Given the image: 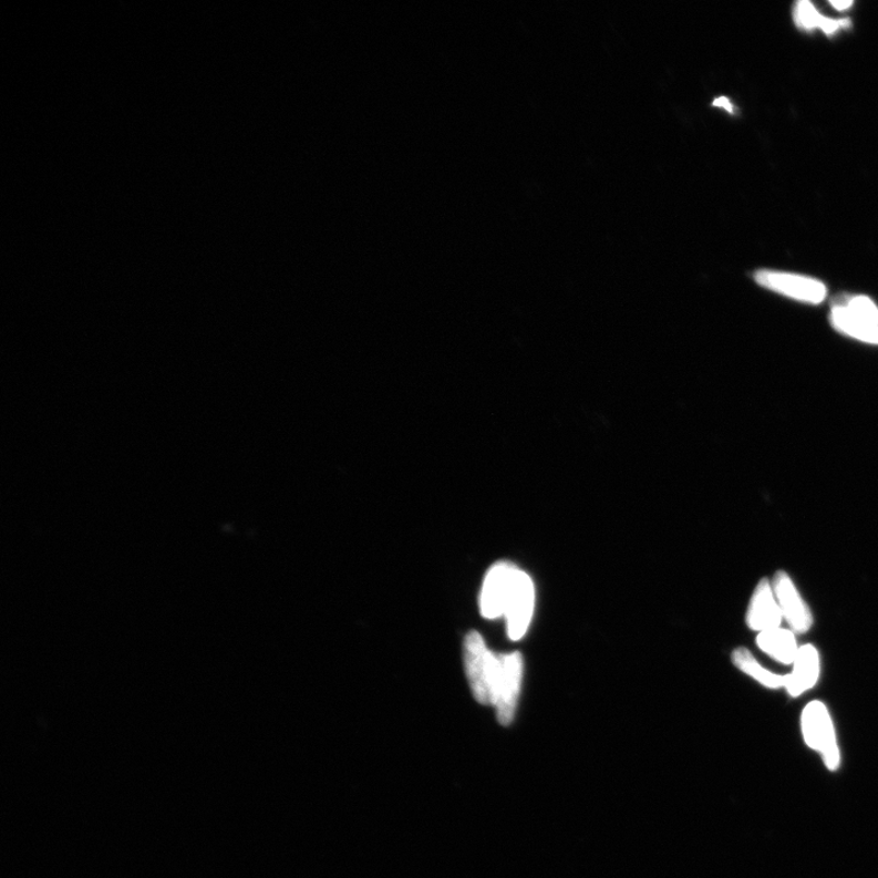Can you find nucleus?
<instances>
[{
  "label": "nucleus",
  "mask_w": 878,
  "mask_h": 878,
  "mask_svg": "<svg viewBox=\"0 0 878 878\" xmlns=\"http://www.w3.org/2000/svg\"><path fill=\"white\" fill-rule=\"evenodd\" d=\"M524 661L520 653L498 654V673L495 685V705L499 723L512 724L519 700Z\"/></svg>",
  "instance_id": "obj_3"
},
{
  "label": "nucleus",
  "mask_w": 878,
  "mask_h": 878,
  "mask_svg": "<svg viewBox=\"0 0 878 878\" xmlns=\"http://www.w3.org/2000/svg\"><path fill=\"white\" fill-rule=\"evenodd\" d=\"M517 568L512 562L503 561L489 569L481 592V613L486 619L504 617L508 597Z\"/></svg>",
  "instance_id": "obj_6"
},
{
  "label": "nucleus",
  "mask_w": 878,
  "mask_h": 878,
  "mask_svg": "<svg viewBox=\"0 0 878 878\" xmlns=\"http://www.w3.org/2000/svg\"><path fill=\"white\" fill-rule=\"evenodd\" d=\"M831 6L838 10H845L851 7L853 2H850V0H844V2H831Z\"/></svg>",
  "instance_id": "obj_15"
},
{
  "label": "nucleus",
  "mask_w": 878,
  "mask_h": 878,
  "mask_svg": "<svg viewBox=\"0 0 878 878\" xmlns=\"http://www.w3.org/2000/svg\"><path fill=\"white\" fill-rule=\"evenodd\" d=\"M756 644L784 665H793L799 651L795 633L781 628L757 634Z\"/></svg>",
  "instance_id": "obj_10"
},
{
  "label": "nucleus",
  "mask_w": 878,
  "mask_h": 878,
  "mask_svg": "<svg viewBox=\"0 0 878 878\" xmlns=\"http://www.w3.org/2000/svg\"><path fill=\"white\" fill-rule=\"evenodd\" d=\"M754 279L766 290L809 304H820L827 296L826 286L808 276H800L774 270H760Z\"/></svg>",
  "instance_id": "obj_4"
},
{
  "label": "nucleus",
  "mask_w": 878,
  "mask_h": 878,
  "mask_svg": "<svg viewBox=\"0 0 878 878\" xmlns=\"http://www.w3.org/2000/svg\"><path fill=\"white\" fill-rule=\"evenodd\" d=\"M714 106L724 107L725 111L733 114V105L726 97H719L713 102Z\"/></svg>",
  "instance_id": "obj_14"
},
{
  "label": "nucleus",
  "mask_w": 878,
  "mask_h": 878,
  "mask_svg": "<svg viewBox=\"0 0 878 878\" xmlns=\"http://www.w3.org/2000/svg\"><path fill=\"white\" fill-rule=\"evenodd\" d=\"M773 589L782 611V616L798 633L808 632L813 628V613L797 591L795 582L785 571H777L773 580Z\"/></svg>",
  "instance_id": "obj_7"
},
{
  "label": "nucleus",
  "mask_w": 878,
  "mask_h": 878,
  "mask_svg": "<svg viewBox=\"0 0 878 878\" xmlns=\"http://www.w3.org/2000/svg\"><path fill=\"white\" fill-rule=\"evenodd\" d=\"M823 16L817 13L815 7L807 2V0H803L796 6L795 9V21L797 27L803 30H813L816 28H820Z\"/></svg>",
  "instance_id": "obj_13"
},
{
  "label": "nucleus",
  "mask_w": 878,
  "mask_h": 878,
  "mask_svg": "<svg viewBox=\"0 0 878 878\" xmlns=\"http://www.w3.org/2000/svg\"><path fill=\"white\" fill-rule=\"evenodd\" d=\"M820 676V654L812 644L799 647L793 671L785 676V689L791 696L812 690Z\"/></svg>",
  "instance_id": "obj_9"
},
{
  "label": "nucleus",
  "mask_w": 878,
  "mask_h": 878,
  "mask_svg": "<svg viewBox=\"0 0 878 878\" xmlns=\"http://www.w3.org/2000/svg\"><path fill=\"white\" fill-rule=\"evenodd\" d=\"M732 660L733 664L741 671L747 673L748 676L765 685V688L769 690L785 688V676L777 675V673L768 671L757 663V660L747 648H737L736 651L732 653Z\"/></svg>",
  "instance_id": "obj_12"
},
{
  "label": "nucleus",
  "mask_w": 878,
  "mask_h": 878,
  "mask_svg": "<svg viewBox=\"0 0 878 878\" xmlns=\"http://www.w3.org/2000/svg\"><path fill=\"white\" fill-rule=\"evenodd\" d=\"M802 731L805 743L820 752L829 769H837L840 755L831 715L823 702L814 701L804 707Z\"/></svg>",
  "instance_id": "obj_2"
},
{
  "label": "nucleus",
  "mask_w": 878,
  "mask_h": 878,
  "mask_svg": "<svg viewBox=\"0 0 878 878\" xmlns=\"http://www.w3.org/2000/svg\"><path fill=\"white\" fill-rule=\"evenodd\" d=\"M464 664L476 701L481 704L493 705L495 703L498 655L487 649L483 636L476 631L468 632L465 637Z\"/></svg>",
  "instance_id": "obj_1"
},
{
  "label": "nucleus",
  "mask_w": 878,
  "mask_h": 878,
  "mask_svg": "<svg viewBox=\"0 0 878 878\" xmlns=\"http://www.w3.org/2000/svg\"><path fill=\"white\" fill-rule=\"evenodd\" d=\"M784 620L777 603L773 585L767 579L757 583L747 611L748 627L757 632L781 628Z\"/></svg>",
  "instance_id": "obj_8"
},
{
  "label": "nucleus",
  "mask_w": 878,
  "mask_h": 878,
  "mask_svg": "<svg viewBox=\"0 0 878 878\" xmlns=\"http://www.w3.org/2000/svg\"><path fill=\"white\" fill-rule=\"evenodd\" d=\"M534 609L535 586L531 577L517 569L504 613V617L507 618L508 634L512 641L523 639L528 627H530Z\"/></svg>",
  "instance_id": "obj_5"
},
{
  "label": "nucleus",
  "mask_w": 878,
  "mask_h": 878,
  "mask_svg": "<svg viewBox=\"0 0 878 878\" xmlns=\"http://www.w3.org/2000/svg\"><path fill=\"white\" fill-rule=\"evenodd\" d=\"M831 321L836 330L851 337V339L878 344V323L854 314L844 304H838L833 309Z\"/></svg>",
  "instance_id": "obj_11"
}]
</instances>
